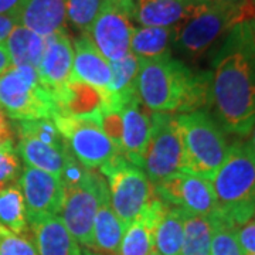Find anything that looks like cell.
Returning <instances> with one entry per match:
<instances>
[{
	"label": "cell",
	"instance_id": "6da1fadb",
	"mask_svg": "<svg viewBox=\"0 0 255 255\" xmlns=\"http://www.w3.org/2000/svg\"><path fill=\"white\" fill-rule=\"evenodd\" d=\"M250 20L226 36L211 71L216 121L223 130L237 136H248L255 127V41Z\"/></svg>",
	"mask_w": 255,
	"mask_h": 255
},
{
	"label": "cell",
	"instance_id": "7a4b0ae2",
	"mask_svg": "<svg viewBox=\"0 0 255 255\" xmlns=\"http://www.w3.org/2000/svg\"><path fill=\"white\" fill-rule=\"evenodd\" d=\"M137 95L153 112L201 111L211 107V71L193 73L172 55L139 60Z\"/></svg>",
	"mask_w": 255,
	"mask_h": 255
},
{
	"label": "cell",
	"instance_id": "3957f363",
	"mask_svg": "<svg viewBox=\"0 0 255 255\" xmlns=\"http://www.w3.org/2000/svg\"><path fill=\"white\" fill-rule=\"evenodd\" d=\"M221 223L238 228L255 217V156L244 140L228 146L223 163L210 180Z\"/></svg>",
	"mask_w": 255,
	"mask_h": 255
},
{
	"label": "cell",
	"instance_id": "277c9868",
	"mask_svg": "<svg viewBox=\"0 0 255 255\" xmlns=\"http://www.w3.org/2000/svg\"><path fill=\"white\" fill-rule=\"evenodd\" d=\"M254 17L255 6L250 0H211L196 16L174 28L173 46L183 54L199 57L237 24Z\"/></svg>",
	"mask_w": 255,
	"mask_h": 255
},
{
	"label": "cell",
	"instance_id": "5b68a950",
	"mask_svg": "<svg viewBox=\"0 0 255 255\" xmlns=\"http://www.w3.org/2000/svg\"><path fill=\"white\" fill-rule=\"evenodd\" d=\"M186 173L211 180L228 152L226 133L206 110L177 115Z\"/></svg>",
	"mask_w": 255,
	"mask_h": 255
},
{
	"label": "cell",
	"instance_id": "8992f818",
	"mask_svg": "<svg viewBox=\"0 0 255 255\" xmlns=\"http://www.w3.org/2000/svg\"><path fill=\"white\" fill-rule=\"evenodd\" d=\"M0 111L20 122L53 119L55 104L36 68L11 67L0 75Z\"/></svg>",
	"mask_w": 255,
	"mask_h": 255
},
{
	"label": "cell",
	"instance_id": "52a82bcc",
	"mask_svg": "<svg viewBox=\"0 0 255 255\" xmlns=\"http://www.w3.org/2000/svg\"><path fill=\"white\" fill-rule=\"evenodd\" d=\"M63 209L60 219L74 240L88 250H94V221L102 200L110 196L104 176L85 169L77 182L64 184Z\"/></svg>",
	"mask_w": 255,
	"mask_h": 255
},
{
	"label": "cell",
	"instance_id": "ba28073f",
	"mask_svg": "<svg viewBox=\"0 0 255 255\" xmlns=\"http://www.w3.org/2000/svg\"><path fill=\"white\" fill-rule=\"evenodd\" d=\"M101 172L108 179L112 210L128 227L143 216L153 200V183L140 167L130 163L121 153L104 164Z\"/></svg>",
	"mask_w": 255,
	"mask_h": 255
},
{
	"label": "cell",
	"instance_id": "9c48e42d",
	"mask_svg": "<svg viewBox=\"0 0 255 255\" xmlns=\"http://www.w3.org/2000/svg\"><path fill=\"white\" fill-rule=\"evenodd\" d=\"M17 155L28 167L63 177L74 160L53 119L23 121L17 125Z\"/></svg>",
	"mask_w": 255,
	"mask_h": 255
},
{
	"label": "cell",
	"instance_id": "30bf717a",
	"mask_svg": "<svg viewBox=\"0 0 255 255\" xmlns=\"http://www.w3.org/2000/svg\"><path fill=\"white\" fill-rule=\"evenodd\" d=\"M53 122L74 159L85 169H101L119 155L117 147L101 128V111L88 117L54 115Z\"/></svg>",
	"mask_w": 255,
	"mask_h": 255
},
{
	"label": "cell",
	"instance_id": "8fae6325",
	"mask_svg": "<svg viewBox=\"0 0 255 255\" xmlns=\"http://www.w3.org/2000/svg\"><path fill=\"white\" fill-rule=\"evenodd\" d=\"M150 137L146 147L142 170L156 184L166 177L184 170V156L177 115L153 112L150 115Z\"/></svg>",
	"mask_w": 255,
	"mask_h": 255
},
{
	"label": "cell",
	"instance_id": "7c38bea8",
	"mask_svg": "<svg viewBox=\"0 0 255 255\" xmlns=\"http://www.w3.org/2000/svg\"><path fill=\"white\" fill-rule=\"evenodd\" d=\"M133 23L135 0H102L88 37L102 55L114 63L130 53Z\"/></svg>",
	"mask_w": 255,
	"mask_h": 255
},
{
	"label": "cell",
	"instance_id": "4fadbf2b",
	"mask_svg": "<svg viewBox=\"0 0 255 255\" xmlns=\"http://www.w3.org/2000/svg\"><path fill=\"white\" fill-rule=\"evenodd\" d=\"M155 194L164 203L193 216H213L217 210L211 182L196 174L179 172L153 184Z\"/></svg>",
	"mask_w": 255,
	"mask_h": 255
},
{
	"label": "cell",
	"instance_id": "5bb4252c",
	"mask_svg": "<svg viewBox=\"0 0 255 255\" xmlns=\"http://www.w3.org/2000/svg\"><path fill=\"white\" fill-rule=\"evenodd\" d=\"M17 184L23 193L28 226L60 216L65 193L61 177L26 166Z\"/></svg>",
	"mask_w": 255,
	"mask_h": 255
},
{
	"label": "cell",
	"instance_id": "9a60e30c",
	"mask_svg": "<svg viewBox=\"0 0 255 255\" xmlns=\"http://www.w3.org/2000/svg\"><path fill=\"white\" fill-rule=\"evenodd\" d=\"M44 51L37 74L41 85L54 94L70 81L73 74L74 46L65 31L44 37Z\"/></svg>",
	"mask_w": 255,
	"mask_h": 255
},
{
	"label": "cell",
	"instance_id": "2e32d148",
	"mask_svg": "<svg viewBox=\"0 0 255 255\" xmlns=\"http://www.w3.org/2000/svg\"><path fill=\"white\" fill-rule=\"evenodd\" d=\"M211 0H135V23L143 27H177Z\"/></svg>",
	"mask_w": 255,
	"mask_h": 255
},
{
	"label": "cell",
	"instance_id": "e0dca14e",
	"mask_svg": "<svg viewBox=\"0 0 255 255\" xmlns=\"http://www.w3.org/2000/svg\"><path fill=\"white\" fill-rule=\"evenodd\" d=\"M73 46L74 64L71 77L97 88L107 98L112 80L111 63L95 47L88 34H81L75 38Z\"/></svg>",
	"mask_w": 255,
	"mask_h": 255
},
{
	"label": "cell",
	"instance_id": "ac0fdd59",
	"mask_svg": "<svg viewBox=\"0 0 255 255\" xmlns=\"http://www.w3.org/2000/svg\"><path fill=\"white\" fill-rule=\"evenodd\" d=\"M122 155L142 169L152 124L139 97L129 101L122 110Z\"/></svg>",
	"mask_w": 255,
	"mask_h": 255
},
{
	"label": "cell",
	"instance_id": "d6986e66",
	"mask_svg": "<svg viewBox=\"0 0 255 255\" xmlns=\"http://www.w3.org/2000/svg\"><path fill=\"white\" fill-rule=\"evenodd\" d=\"M18 23L41 37L65 31L67 0H24Z\"/></svg>",
	"mask_w": 255,
	"mask_h": 255
},
{
	"label": "cell",
	"instance_id": "ffe728a7",
	"mask_svg": "<svg viewBox=\"0 0 255 255\" xmlns=\"http://www.w3.org/2000/svg\"><path fill=\"white\" fill-rule=\"evenodd\" d=\"M51 95L55 104V115L61 117L94 115L98 114L105 104L102 92L73 77L63 88Z\"/></svg>",
	"mask_w": 255,
	"mask_h": 255
},
{
	"label": "cell",
	"instance_id": "44dd1931",
	"mask_svg": "<svg viewBox=\"0 0 255 255\" xmlns=\"http://www.w3.org/2000/svg\"><path fill=\"white\" fill-rule=\"evenodd\" d=\"M30 228L38 255H82L80 244L68 233L60 217L40 220Z\"/></svg>",
	"mask_w": 255,
	"mask_h": 255
},
{
	"label": "cell",
	"instance_id": "7402d4cb",
	"mask_svg": "<svg viewBox=\"0 0 255 255\" xmlns=\"http://www.w3.org/2000/svg\"><path fill=\"white\" fill-rule=\"evenodd\" d=\"M111 70H112V80L104 108L122 112L129 101H132L135 97H139L137 95L139 60L132 53H129L118 61L111 63Z\"/></svg>",
	"mask_w": 255,
	"mask_h": 255
},
{
	"label": "cell",
	"instance_id": "603a6c76",
	"mask_svg": "<svg viewBox=\"0 0 255 255\" xmlns=\"http://www.w3.org/2000/svg\"><path fill=\"white\" fill-rule=\"evenodd\" d=\"M127 226L119 220L111 206V197L107 196L100 204L94 221V250L118 255Z\"/></svg>",
	"mask_w": 255,
	"mask_h": 255
},
{
	"label": "cell",
	"instance_id": "cb8c5ba5",
	"mask_svg": "<svg viewBox=\"0 0 255 255\" xmlns=\"http://www.w3.org/2000/svg\"><path fill=\"white\" fill-rule=\"evenodd\" d=\"M186 211L167 204L155 224L157 255H180L184 236Z\"/></svg>",
	"mask_w": 255,
	"mask_h": 255
},
{
	"label": "cell",
	"instance_id": "d4e9b609",
	"mask_svg": "<svg viewBox=\"0 0 255 255\" xmlns=\"http://www.w3.org/2000/svg\"><path fill=\"white\" fill-rule=\"evenodd\" d=\"M44 43V37L38 36L21 24L16 26L9 38L4 41V47L11 60V67H31L37 70L43 57Z\"/></svg>",
	"mask_w": 255,
	"mask_h": 255
},
{
	"label": "cell",
	"instance_id": "484cf974",
	"mask_svg": "<svg viewBox=\"0 0 255 255\" xmlns=\"http://www.w3.org/2000/svg\"><path fill=\"white\" fill-rule=\"evenodd\" d=\"M176 27H135L130 53L137 60H152L172 55Z\"/></svg>",
	"mask_w": 255,
	"mask_h": 255
},
{
	"label": "cell",
	"instance_id": "4316f807",
	"mask_svg": "<svg viewBox=\"0 0 255 255\" xmlns=\"http://www.w3.org/2000/svg\"><path fill=\"white\" fill-rule=\"evenodd\" d=\"M213 231L214 220L211 216H193L186 213L180 255H211Z\"/></svg>",
	"mask_w": 255,
	"mask_h": 255
},
{
	"label": "cell",
	"instance_id": "83f0119b",
	"mask_svg": "<svg viewBox=\"0 0 255 255\" xmlns=\"http://www.w3.org/2000/svg\"><path fill=\"white\" fill-rule=\"evenodd\" d=\"M0 226L18 236H24L27 231L24 199L18 184L11 183L0 189Z\"/></svg>",
	"mask_w": 255,
	"mask_h": 255
},
{
	"label": "cell",
	"instance_id": "f1b7e54d",
	"mask_svg": "<svg viewBox=\"0 0 255 255\" xmlns=\"http://www.w3.org/2000/svg\"><path fill=\"white\" fill-rule=\"evenodd\" d=\"M153 231L155 226L146 219H139L129 224L118 255H157Z\"/></svg>",
	"mask_w": 255,
	"mask_h": 255
},
{
	"label": "cell",
	"instance_id": "f546056e",
	"mask_svg": "<svg viewBox=\"0 0 255 255\" xmlns=\"http://www.w3.org/2000/svg\"><path fill=\"white\" fill-rule=\"evenodd\" d=\"M102 0H67V20L82 34H88Z\"/></svg>",
	"mask_w": 255,
	"mask_h": 255
},
{
	"label": "cell",
	"instance_id": "4dcf8cb0",
	"mask_svg": "<svg viewBox=\"0 0 255 255\" xmlns=\"http://www.w3.org/2000/svg\"><path fill=\"white\" fill-rule=\"evenodd\" d=\"M214 220V231L211 238V255H244L237 240V228H233L221 223L219 219L211 216Z\"/></svg>",
	"mask_w": 255,
	"mask_h": 255
},
{
	"label": "cell",
	"instance_id": "1f68e13d",
	"mask_svg": "<svg viewBox=\"0 0 255 255\" xmlns=\"http://www.w3.org/2000/svg\"><path fill=\"white\" fill-rule=\"evenodd\" d=\"M20 172V160L13 142L7 140L0 143V189L14 182Z\"/></svg>",
	"mask_w": 255,
	"mask_h": 255
},
{
	"label": "cell",
	"instance_id": "d6a6232c",
	"mask_svg": "<svg viewBox=\"0 0 255 255\" xmlns=\"http://www.w3.org/2000/svg\"><path fill=\"white\" fill-rule=\"evenodd\" d=\"M0 255H38L36 246L26 236H18L0 226Z\"/></svg>",
	"mask_w": 255,
	"mask_h": 255
},
{
	"label": "cell",
	"instance_id": "836d02e7",
	"mask_svg": "<svg viewBox=\"0 0 255 255\" xmlns=\"http://www.w3.org/2000/svg\"><path fill=\"white\" fill-rule=\"evenodd\" d=\"M101 128L105 132L119 153L122 155V112L121 111L102 108L101 110Z\"/></svg>",
	"mask_w": 255,
	"mask_h": 255
},
{
	"label": "cell",
	"instance_id": "e575fe53",
	"mask_svg": "<svg viewBox=\"0 0 255 255\" xmlns=\"http://www.w3.org/2000/svg\"><path fill=\"white\" fill-rule=\"evenodd\" d=\"M237 240L244 255H255V219L237 228Z\"/></svg>",
	"mask_w": 255,
	"mask_h": 255
},
{
	"label": "cell",
	"instance_id": "d590c367",
	"mask_svg": "<svg viewBox=\"0 0 255 255\" xmlns=\"http://www.w3.org/2000/svg\"><path fill=\"white\" fill-rule=\"evenodd\" d=\"M17 16H10V14H0V44H4V41L9 38L11 31L18 26Z\"/></svg>",
	"mask_w": 255,
	"mask_h": 255
},
{
	"label": "cell",
	"instance_id": "8d00e7d4",
	"mask_svg": "<svg viewBox=\"0 0 255 255\" xmlns=\"http://www.w3.org/2000/svg\"><path fill=\"white\" fill-rule=\"evenodd\" d=\"M24 0H0V14L17 16Z\"/></svg>",
	"mask_w": 255,
	"mask_h": 255
},
{
	"label": "cell",
	"instance_id": "74e56055",
	"mask_svg": "<svg viewBox=\"0 0 255 255\" xmlns=\"http://www.w3.org/2000/svg\"><path fill=\"white\" fill-rule=\"evenodd\" d=\"M11 140V129L7 121L4 118V114L0 111V143Z\"/></svg>",
	"mask_w": 255,
	"mask_h": 255
},
{
	"label": "cell",
	"instance_id": "f35d334b",
	"mask_svg": "<svg viewBox=\"0 0 255 255\" xmlns=\"http://www.w3.org/2000/svg\"><path fill=\"white\" fill-rule=\"evenodd\" d=\"M11 68V60L4 44H0V75Z\"/></svg>",
	"mask_w": 255,
	"mask_h": 255
},
{
	"label": "cell",
	"instance_id": "ab89813d",
	"mask_svg": "<svg viewBox=\"0 0 255 255\" xmlns=\"http://www.w3.org/2000/svg\"><path fill=\"white\" fill-rule=\"evenodd\" d=\"M250 135H251V136H250V140H247V142H248V145H250V147H251V150H253V153H254L255 156V127L254 129L251 130Z\"/></svg>",
	"mask_w": 255,
	"mask_h": 255
},
{
	"label": "cell",
	"instance_id": "60d3db41",
	"mask_svg": "<svg viewBox=\"0 0 255 255\" xmlns=\"http://www.w3.org/2000/svg\"><path fill=\"white\" fill-rule=\"evenodd\" d=\"M82 255H101L98 253H94L91 250H88V248H85V250H82Z\"/></svg>",
	"mask_w": 255,
	"mask_h": 255
},
{
	"label": "cell",
	"instance_id": "b9f144b4",
	"mask_svg": "<svg viewBox=\"0 0 255 255\" xmlns=\"http://www.w3.org/2000/svg\"><path fill=\"white\" fill-rule=\"evenodd\" d=\"M250 24H251V30H253V36H254V41H255V17L250 20Z\"/></svg>",
	"mask_w": 255,
	"mask_h": 255
},
{
	"label": "cell",
	"instance_id": "7bdbcfd3",
	"mask_svg": "<svg viewBox=\"0 0 255 255\" xmlns=\"http://www.w3.org/2000/svg\"><path fill=\"white\" fill-rule=\"evenodd\" d=\"M250 1H251V3H253V4L255 6V0H250Z\"/></svg>",
	"mask_w": 255,
	"mask_h": 255
}]
</instances>
